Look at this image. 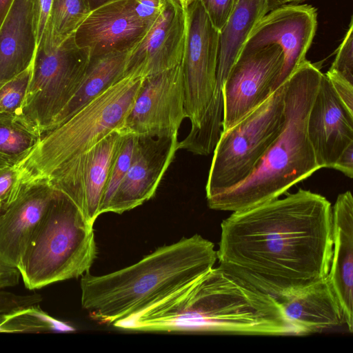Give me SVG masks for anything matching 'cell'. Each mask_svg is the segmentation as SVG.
Masks as SVG:
<instances>
[{
    "mask_svg": "<svg viewBox=\"0 0 353 353\" xmlns=\"http://www.w3.org/2000/svg\"><path fill=\"white\" fill-rule=\"evenodd\" d=\"M332 206L300 188L232 212L221 224L219 267L276 298L325 279L332 256Z\"/></svg>",
    "mask_w": 353,
    "mask_h": 353,
    "instance_id": "6da1fadb",
    "label": "cell"
},
{
    "mask_svg": "<svg viewBox=\"0 0 353 353\" xmlns=\"http://www.w3.org/2000/svg\"><path fill=\"white\" fill-rule=\"evenodd\" d=\"M143 321L150 332L294 334L276 297L219 266L148 307L143 312Z\"/></svg>",
    "mask_w": 353,
    "mask_h": 353,
    "instance_id": "7a4b0ae2",
    "label": "cell"
},
{
    "mask_svg": "<svg viewBox=\"0 0 353 353\" xmlns=\"http://www.w3.org/2000/svg\"><path fill=\"white\" fill-rule=\"evenodd\" d=\"M216 260L209 240L199 234L183 238L119 270L101 276L84 273L82 307L94 319L113 325L202 276Z\"/></svg>",
    "mask_w": 353,
    "mask_h": 353,
    "instance_id": "3957f363",
    "label": "cell"
},
{
    "mask_svg": "<svg viewBox=\"0 0 353 353\" xmlns=\"http://www.w3.org/2000/svg\"><path fill=\"white\" fill-rule=\"evenodd\" d=\"M323 73L307 59L284 83L285 121L253 172L239 185L207 199L214 210L239 212L276 199L321 169L307 132Z\"/></svg>",
    "mask_w": 353,
    "mask_h": 353,
    "instance_id": "277c9868",
    "label": "cell"
},
{
    "mask_svg": "<svg viewBox=\"0 0 353 353\" xmlns=\"http://www.w3.org/2000/svg\"><path fill=\"white\" fill-rule=\"evenodd\" d=\"M93 224L57 190L17 267L26 288L40 289L88 272L97 254Z\"/></svg>",
    "mask_w": 353,
    "mask_h": 353,
    "instance_id": "5b68a950",
    "label": "cell"
},
{
    "mask_svg": "<svg viewBox=\"0 0 353 353\" xmlns=\"http://www.w3.org/2000/svg\"><path fill=\"white\" fill-rule=\"evenodd\" d=\"M145 77L125 75L59 125L43 134L16 166L19 188L122 129Z\"/></svg>",
    "mask_w": 353,
    "mask_h": 353,
    "instance_id": "8992f818",
    "label": "cell"
},
{
    "mask_svg": "<svg viewBox=\"0 0 353 353\" xmlns=\"http://www.w3.org/2000/svg\"><path fill=\"white\" fill-rule=\"evenodd\" d=\"M285 121L284 83L230 128L213 150L205 186L210 198L243 181L253 172Z\"/></svg>",
    "mask_w": 353,
    "mask_h": 353,
    "instance_id": "52a82bcc",
    "label": "cell"
},
{
    "mask_svg": "<svg viewBox=\"0 0 353 353\" xmlns=\"http://www.w3.org/2000/svg\"><path fill=\"white\" fill-rule=\"evenodd\" d=\"M89 61V49L78 47L74 34L57 48L37 46L20 114L41 135L74 94Z\"/></svg>",
    "mask_w": 353,
    "mask_h": 353,
    "instance_id": "ba28073f",
    "label": "cell"
},
{
    "mask_svg": "<svg viewBox=\"0 0 353 353\" xmlns=\"http://www.w3.org/2000/svg\"><path fill=\"white\" fill-rule=\"evenodd\" d=\"M185 37L181 61L185 117L190 130L201 123L216 85L219 30L212 24L200 0L182 2Z\"/></svg>",
    "mask_w": 353,
    "mask_h": 353,
    "instance_id": "9c48e42d",
    "label": "cell"
},
{
    "mask_svg": "<svg viewBox=\"0 0 353 353\" xmlns=\"http://www.w3.org/2000/svg\"><path fill=\"white\" fill-rule=\"evenodd\" d=\"M123 134L121 129L110 132L90 148L25 185L47 182L83 208L94 223L101 214L108 173Z\"/></svg>",
    "mask_w": 353,
    "mask_h": 353,
    "instance_id": "30bf717a",
    "label": "cell"
},
{
    "mask_svg": "<svg viewBox=\"0 0 353 353\" xmlns=\"http://www.w3.org/2000/svg\"><path fill=\"white\" fill-rule=\"evenodd\" d=\"M283 63V52L276 45L241 52L222 88V131L234 125L270 97L275 90Z\"/></svg>",
    "mask_w": 353,
    "mask_h": 353,
    "instance_id": "8fae6325",
    "label": "cell"
},
{
    "mask_svg": "<svg viewBox=\"0 0 353 353\" xmlns=\"http://www.w3.org/2000/svg\"><path fill=\"white\" fill-rule=\"evenodd\" d=\"M181 63L144 78L122 130L136 136L178 133L186 118Z\"/></svg>",
    "mask_w": 353,
    "mask_h": 353,
    "instance_id": "7c38bea8",
    "label": "cell"
},
{
    "mask_svg": "<svg viewBox=\"0 0 353 353\" xmlns=\"http://www.w3.org/2000/svg\"><path fill=\"white\" fill-rule=\"evenodd\" d=\"M316 27V10L311 5H282L267 12L259 21L241 51L269 45H276L281 48L283 63L275 84L276 90L306 60V54L312 44Z\"/></svg>",
    "mask_w": 353,
    "mask_h": 353,
    "instance_id": "4fadbf2b",
    "label": "cell"
},
{
    "mask_svg": "<svg viewBox=\"0 0 353 353\" xmlns=\"http://www.w3.org/2000/svg\"><path fill=\"white\" fill-rule=\"evenodd\" d=\"M177 137H137L130 165L104 213L122 214L154 195L179 150Z\"/></svg>",
    "mask_w": 353,
    "mask_h": 353,
    "instance_id": "5bb4252c",
    "label": "cell"
},
{
    "mask_svg": "<svg viewBox=\"0 0 353 353\" xmlns=\"http://www.w3.org/2000/svg\"><path fill=\"white\" fill-rule=\"evenodd\" d=\"M185 14L181 0H162L160 12L145 35L128 54L125 75L147 77L182 61Z\"/></svg>",
    "mask_w": 353,
    "mask_h": 353,
    "instance_id": "9a60e30c",
    "label": "cell"
},
{
    "mask_svg": "<svg viewBox=\"0 0 353 353\" xmlns=\"http://www.w3.org/2000/svg\"><path fill=\"white\" fill-rule=\"evenodd\" d=\"M152 24L135 15L130 0H117L92 11L74 32V39L78 47L89 49L90 57L130 51Z\"/></svg>",
    "mask_w": 353,
    "mask_h": 353,
    "instance_id": "2e32d148",
    "label": "cell"
},
{
    "mask_svg": "<svg viewBox=\"0 0 353 353\" xmlns=\"http://www.w3.org/2000/svg\"><path fill=\"white\" fill-rule=\"evenodd\" d=\"M307 132L321 169L332 168L343 151L353 143V113L323 73L309 112Z\"/></svg>",
    "mask_w": 353,
    "mask_h": 353,
    "instance_id": "e0dca14e",
    "label": "cell"
},
{
    "mask_svg": "<svg viewBox=\"0 0 353 353\" xmlns=\"http://www.w3.org/2000/svg\"><path fill=\"white\" fill-rule=\"evenodd\" d=\"M56 191L45 181L22 185L0 211V261L17 267Z\"/></svg>",
    "mask_w": 353,
    "mask_h": 353,
    "instance_id": "ac0fdd59",
    "label": "cell"
},
{
    "mask_svg": "<svg viewBox=\"0 0 353 353\" xmlns=\"http://www.w3.org/2000/svg\"><path fill=\"white\" fill-rule=\"evenodd\" d=\"M276 299L294 334L321 333L345 325L339 301L327 276Z\"/></svg>",
    "mask_w": 353,
    "mask_h": 353,
    "instance_id": "d6986e66",
    "label": "cell"
},
{
    "mask_svg": "<svg viewBox=\"0 0 353 353\" xmlns=\"http://www.w3.org/2000/svg\"><path fill=\"white\" fill-rule=\"evenodd\" d=\"M332 256L328 279L339 301L345 325L353 330V198L338 195L332 207Z\"/></svg>",
    "mask_w": 353,
    "mask_h": 353,
    "instance_id": "ffe728a7",
    "label": "cell"
},
{
    "mask_svg": "<svg viewBox=\"0 0 353 353\" xmlns=\"http://www.w3.org/2000/svg\"><path fill=\"white\" fill-rule=\"evenodd\" d=\"M35 0H14L0 26V88L27 69L37 48Z\"/></svg>",
    "mask_w": 353,
    "mask_h": 353,
    "instance_id": "44dd1931",
    "label": "cell"
},
{
    "mask_svg": "<svg viewBox=\"0 0 353 353\" xmlns=\"http://www.w3.org/2000/svg\"><path fill=\"white\" fill-rule=\"evenodd\" d=\"M129 52H114L90 57L78 89L53 119L46 132L61 124L83 106L121 79L125 76Z\"/></svg>",
    "mask_w": 353,
    "mask_h": 353,
    "instance_id": "7402d4cb",
    "label": "cell"
},
{
    "mask_svg": "<svg viewBox=\"0 0 353 353\" xmlns=\"http://www.w3.org/2000/svg\"><path fill=\"white\" fill-rule=\"evenodd\" d=\"M41 137L21 114L0 112V168L19 164Z\"/></svg>",
    "mask_w": 353,
    "mask_h": 353,
    "instance_id": "603a6c76",
    "label": "cell"
},
{
    "mask_svg": "<svg viewBox=\"0 0 353 353\" xmlns=\"http://www.w3.org/2000/svg\"><path fill=\"white\" fill-rule=\"evenodd\" d=\"M90 12L86 0H52L45 30L37 46L58 47L74 33Z\"/></svg>",
    "mask_w": 353,
    "mask_h": 353,
    "instance_id": "cb8c5ba5",
    "label": "cell"
},
{
    "mask_svg": "<svg viewBox=\"0 0 353 353\" xmlns=\"http://www.w3.org/2000/svg\"><path fill=\"white\" fill-rule=\"evenodd\" d=\"M74 328L34 304L0 314V332L47 333L71 332Z\"/></svg>",
    "mask_w": 353,
    "mask_h": 353,
    "instance_id": "d4e9b609",
    "label": "cell"
},
{
    "mask_svg": "<svg viewBox=\"0 0 353 353\" xmlns=\"http://www.w3.org/2000/svg\"><path fill=\"white\" fill-rule=\"evenodd\" d=\"M137 137L133 134L123 131V134L119 142L108 173L100 209L101 214L104 213L105 208L128 170L134 152Z\"/></svg>",
    "mask_w": 353,
    "mask_h": 353,
    "instance_id": "484cf974",
    "label": "cell"
},
{
    "mask_svg": "<svg viewBox=\"0 0 353 353\" xmlns=\"http://www.w3.org/2000/svg\"><path fill=\"white\" fill-rule=\"evenodd\" d=\"M32 63L0 88V112L20 114L30 83Z\"/></svg>",
    "mask_w": 353,
    "mask_h": 353,
    "instance_id": "4316f807",
    "label": "cell"
},
{
    "mask_svg": "<svg viewBox=\"0 0 353 353\" xmlns=\"http://www.w3.org/2000/svg\"><path fill=\"white\" fill-rule=\"evenodd\" d=\"M325 75L353 84V21L339 46L335 59Z\"/></svg>",
    "mask_w": 353,
    "mask_h": 353,
    "instance_id": "83f0119b",
    "label": "cell"
},
{
    "mask_svg": "<svg viewBox=\"0 0 353 353\" xmlns=\"http://www.w3.org/2000/svg\"><path fill=\"white\" fill-rule=\"evenodd\" d=\"M210 19L219 31L222 29L238 0H200Z\"/></svg>",
    "mask_w": 353,
    "mask_h": 353,
    "instance_id": "f1b7e54d",
    "label": "cell"
},
{
    "mask_svg": "<svg viewBox=\"0 0 353 353\" xmlns=\"http://www.w3.org/2000/svg\"><path fill=\"white\" fill-rule=\"evenodd\" d=\"M17 179L16 166L0 168V211L15 199Z\"/></svg>",
    "mask_w": 353,
    "mask_h": 353,
    "instance_id": "f546056e",
    "label": "cell"
},
{
    "mask_svg": "<svg viewBox=\"0 0 353 353\" xmlns=\"http://www.w3.org/2000/svg\"><path fill=\"white\" fill-rule=\"evenodd\" d=\"M42 300V296L38 294L21 295L0 290V314L39 304Z\"/></svg>",
    "mask_w": 353,
    "mask_h": 353,
    "instance_id": "4dcf8cb0",
    "label": "cell"
},
{
    "mask_svg": "<svg viewBox=\"0 0 353 353\" xmlns=\"http://www.w3.org/2000/svg\"><path fill=\"white\" fill-rule=\"evenodd\" d=\"M52 0H35L34 13L37 28V43L39 42L49 17Z\"/></svg>",
    "mask_w": 353,
    "mask_h": 353,
    "instance_id": "1f68e13d",
    "label": "cell"
},
{
    "mask_svg": "<svg viewBox=\"0 0 353 353\" xmlns=\"http://www.w3.org/2000/svg\"><path fill=\"white\" fill-rule=\"evenodd\" d=\"M328 79L339 99L353 113V84L336 79Z\"/></svg>",
    "mask_w": 353,
    "mask_h": 353,
    "instance_id": "d6a6232c",
    "label": "cell"
},
{
    "mask_svg": "<svg viewBox=\"0 0 353 353\" xmlns=\"http://www.w3.org/2000/svg\"><path fill=\"white\" fill-rule=\"evenodd\" d=\"M20 276L17 267L0 261V290L17 285Z\"/></svg>",
    "mask_w": 353,
    "mask_h": 353,
    "instance_id": "836d02e7",
    "label": "cell"
},
{
    "mask_svg": "<svg viewBox=\"0 0 353 353\" xmlns=\"http://www.w3.org/2000/svg\"><path fill=\"white\" fill-rule=\"evenodd\" d=\"M332 168L341 172L350 179L353 177V143L343 151Z\"/></svg>",
    "mask_w": 353,
    "mask_h": 353,
    "instance_id": "e575fe53",
    "label": "cell"
},
{
    "mask_svg": "<svg viewBox=\"0 0 353 353\" xmlns=\"http://www.w3.org/2000/svg\"><path fill=\"white\" fill-rule=\"evenodd\" d=\"M306 0H268V12L275 8L289 3H300Z\"/></svg>",
    "mask_w": 353,
    "mask_h": 353,
    "instance_id": "d590c367",
    "label": "cell"
},
{
    "mask_svg": "<svg viewBox=\"0 0 353 353\" xmlns=\"http://www.w3.org/2000/svg\"><path fill=\"white\" fill-rule=\"evenodd\" d=\"M14 0H0V26Z\"/></svg>",
    "mask_w": 353,
    "mask_h": 353,
    "instance_id": "8d00e7d4",
    "label": "cell"
},
{
    "mask_svg": "<svg viewBox=\"0 0 353 353\" xmlns=\"http://www.w3.org/2000/svg\"><path fill=\"white\" fill-rule=\"evenodd\" d=\"M89 8L92 11L100 8L109 3L117 1V0H86Z\"/></svg>",
    "mask_w": 353,
    "mask_h": 353,
    "instance_id": "74e56055",
    "label": "cell"
},
{
    "mask_svg": "<svg viewBox=\"0 0 353 353\" xmlns=\"http://www.w3.org/2000/svg\"><path fill=\"white\" fill-rule=\"evenodd\" d=\"M188 1V0H181V2H184V1Z\"/></svg>",
    "mask_w": 353,
    "mask_h": 353,
    "instance_id": "f35d334b",
    "label": "cell"
}]
</instances>
